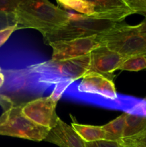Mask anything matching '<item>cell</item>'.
I'll use <instances>...</instances> for the list:
<instances>
[{"label": "cell", "mask_w": 146, "mask_h": 147, "mask_svg": "<svg viewBox=\"0 0 146 147\" xmlns=\"http://www.w3.org/2000/svg\"><path fill=\"white\" fill-rule=\"evenodd\" d=\"M102 45L119 53L125 57H146V32H141L137 25L123 26L108 32L97 35Z\"/></svg>", "instance_id": "obj_6"}, {"label": "cell", "mask_w": 146, "mask_h": 147, "mask_svg": "<svg viewBox=\"0 0 146 147\" xmlns=\"http://www.w3.org/2000/svg\"><path fill=\"white\" fill-rule=\"evenodd\" d=\"M0 72H1V68H0Z\"/></svg>", "instance_id": "obj_25"}, {"label": "cell", "mask_w": 146, "mask_h": 147, "mask_svg": "<svg viewBox=\"0 0 146 147\" xmlns=\"http://www.w3.org/2000/svg\"><path fill=\"white\" fill-rule=\"evenodd\" d=\"M16 30H17V26L16 24L9 26L0 30V47L9 40L10 36Z\"/></svg>", "instance_id": "obj_18"}, {"label": "cell", "mask_w": 146, "mask_h": 147, "mask_svg": "<svg viewBox=\"0 0 146 147\" xmlns=\"http://www.w3.org/2000/svg\"><path fill=\"white\" fill-rule=\"evenodd\" d=\"M71 14L50 1L21 0L14 13L17 30L34 29L42 34L67 24Z\"/></svg>", "instance_id": "obj_3"}, {"label": "cell", "mask_w": 146, "mask_h": 147, "mask_svg": "<svg viewBox=\"0 0 146 147\" xmlns=\"http://www.w3.org/2000/svg\"><path fill=\"white\" fill-rule=\"evenodd\" d=\"M90 54L72 60L51 59L25 68L5 70L4 88L9 91L43 94L60 85L71 86L90 72Z\"/></svg>", "instance_id": "obj_1"}, {"label": "cell", "mask_w": 146, "mask_h": 147, "mask_svg": "<svg viewBox=\"0 0 146 147\" xmlns=\"http://www.w3.org/2000/svg\"><path fill=\"white\" fill-rule=\"evenodd\" d=\"M57 103V100L51 96L38 98L22 103L21 112L33 123L50 130L59 119L56 113Z\"/></svg>", "instance_id": "obj_7"}, {"label": "cell", "mask_w": 146, "mask_h": 147, "mask_svg": "<svg viewBox=\"0 0 146 147\" xmlns=\"http://www.w3.org/2000/svg\"><path fill=\"white\" fill-rule=\"evenodd\" d=\"M125 123V113H123L114 120L111 121L104 126H102V127L107 134L113 136L115 140L118 141L123 139Z\"/></svg>", "instance_id": "obj_15"}, {"label": "cell", "mask_w": 146, "mask_h": 147, "mask_svg": "<svg viewBox=\"0 0 146 147\" xmlns=\"http://www.w3.org/2000/svg\"><path fill=\"white\" fill-rule=\"evenodd\" d=\"M71 126L84 142H93L97 141H115L113 136L107 134L102 126L80 124L72 121Z\"/></svg>", "instance_id": "obj_12"}, {"label": "cell", "mask_w": 146, "mask_h": 147, "mask_svg": "<svg viewBox=\"0 0 146 147\" xmlns=\"http://www.w3.org/2000/svg\"><path fill=\"white\" fill-rule=\"evenodd\" d=\"M44 141L60 147H86L85 142L73 128L60 118L55 126L50 129Z\"/></svg>", "instance_id": "obj_11"}, {"label": "cell", "mask_w": 146, "mask_h": 147, "mask_svg": "<svg viewBox=\"0 0 146 147\" xmlns=\"http://www.w3.org/2000/svg\"><path fill=\"white\" fill-rule=\"evenodd\" d=\"M90 72H94L113 80L114 73L127 57L110 50L105 45L94 49L90 53Z\"/></svg>", "instance_id": "obj_9"}, {"label": "cell", "mask_w": 146, "mask_h": 147, "mask_svg": "<svg viewBox=\"0 0 146 147\" xmlns=\"http://www.w3.org/2000/svg\"><path fill=\"white\" fill-rule=\"evenodd\" d=\"M125 23L123 22L92 19L82 14H71L70 20L67 24L46 34L43 36V40L46 45H49L53 42L66 41L99 35L115 30L123 26Z\"/></svg>", "instance_id": "obj_5"}, {"label": "cell", "mask_w": 146, "mask_h": 147, "mask_svg": "<svg viewBox=\"0 0 146 147\" xmlns=\"http://www.w3.org/2000/svg\"><path fill=\"white\" fill-rule=\"evenodd\" d=\"M129 140H131L132 142H135L141 147H146V130L140 134L137 135L132 139H129Z\"/></svg>", "instance_id": "obj_21"}, {"label": "cell", "mask_w": 146, "mask_h": 147, "mask_svg": "<svg viewBox=\"0 0 146 147\" xmlns=\"http://www.w3.org/2000/svg\"><path fill=\"white\" fill-rule=\"evenodd\" d=\"M69 98L106 109L127 113L134 98L118 95L113 80L94 72L86 73L81 81L72 84L64 94Z\"/></svg>", "instance_id": "obj_2"}, {"label": "cell", "mask_w": 146, "mask_h": 147, "mask_svg": "<svg viewBox=\"0 0 146 147\" xmlns=\"http://www.w3.org/2000/svg\"><path fill=\"white\" fill-rule=\"evenodd\" d=\"M21 0H0V13L13 16Z\"/></svg>", "instance_id": "obj_17"}, {"label": "cell", "mask_w": 146, "mask_h": 147, "mask_svg": "<svg viewBox=\"0 0 146 147\" xmlns=\"http://www.w3.org/2000/svg\"><path fill=\"white\" fill-rule=\"evenodd\" d=\"M4 82H5V78H4V75L3 74V73L0 72V88L3 87L4 84Z\"/></svg>", "instance_id": "obj_24"}, {"label": "cell", "mask_w": 146, "mask_h": 147, "mask_svg": "<svg viewBox=\"0 0 146 147\" xmlns=\"http://www.w3.org/2000/svg\"><path fill=\"white\" fill-rule=\"evenodd\" d=\"M137 27L140 32H146V18L141 23L137 24Z\"/></svg>", "instance_id": "obj_23"}, {"label": "cell", "mask_w": 146, "mask_h": 147, "mask_svg": "<svg viewBox=\"0 0 146 147\" xmlns=\"http://www.w3.org/2000/svg\"><path fill=\"white\" fill-rule=\"evenodd\" d=\"M22 103L17 104L8 96L0 94V135L34 142L44 141L50 129L42 127L27 119L21 112Z\"/></svg>", "instance_id": "obj_4"}, {"label": "cell", "mask_w": 146, "mask_h": 147, "mask_svg": "<svg viewBox=\"0 0 146 147\" xmlns=\"http://www.w3.org/2000/svg\"><path fill=\"white\" fill-rule=\"evenodd\" d=\"M91 3L94 14L88 16L90 18L123 22L126 17L134 14L125 0H96Z\"/></svg>", "instance_id": "obj_10"}, {"label": "cell", "mask_w": 146, "mask_h": 147, "mask_svg": "<svg viewBox=\"0 0 146 147\" xmlns=\"http://www.w3.org/2000/svg\"><path fill=\"white\" fill-rule=\"evenodd\" d=\"M146 130V117L125 113V123L123 139H129Z\"/></svg>", "instance_id": "obj_13"}, {"label": "cell", "mask_w": 146, "mask_h": 147, "mask_svg": "<svg viewBox=\"0 0 146 147\" xmlns=\"http://www.w3.org/2000/svg\"><path fill=\"white\" fill-rule=\"evenodd\" d=\"M117 142L121 147H141L129 139H120Z\"/></svg>", "instance_id": "obj_22"}, {"label": "cell", "mask_w": 146, "mask_h": 147, "mask_svg": "<svg viewBox=\"0 0 146 147\" xmlns=\"http://www.w3.org/2000/svg\"><path fill=\"white\" fill-rule=\"evenodd\" d=\"M49 45L52 48V60H67L84 57L102 45L97 35H94L66 41L53 42Z\"/></svg>", "instance_id": "obj_8"}, {"label": "cell", "mask_w": 146, "mask_h": 147, "mask_svg": "<svg viewBox=\"0 0 146 147\" xmlns=\"http://www.w3.org/2000/svg\"><path fill=\"white\" fill-rule=\"evenodd\" d=\"M59 7L81 13L82 15L92 16L94 14V7L91 1L85 0H58Z\"/></svg>", "instance_id": "obj_14"}, {"label": "cell", "mask_w": 146, "mask_h": 147, "mask_svg": "<svg viewBox=\"0 0 146 147\" xmlns=\"http://www.w3.org/2000/svg\"><path fill=\"white\" fill-rule=\"evenodd\" d=\"M86 147H121L117 141H97L85 142Z\"/></svg>", "instance_id": "obj_19"}, {"label": "cell", "mask_w": 146, "mask_h": 147, "mask_svg": "<svg viewBox=\"0 0 146 147\" xmlns=\"http://www.w3.org/2000/svg\"><path fill=\"white\" fill-rule=\"evenodd\" d=\"M146 68V57L133 56L127 57L123 61L118 70L137 72Z\"/></svg>", "instance_id": "obj_16"}, {"label": "cell", "mask_w": 146, "mask_h": 147, "mask_svg": "<svg viewBox=\"0 0 146 147\" xmlns=\"http://www.w3.org/2000/svg\"><path fill=\"white\" fill-rule=\"evenodd\" d=\"M14 20L13 16L7 15V14L0 13V30L9 26L14 25Z\"/></svg>", "instance_id": "obj_20"}]
</instances>
